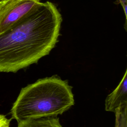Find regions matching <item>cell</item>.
<instances>
[{"label":"cell","instance_id":"6da1fadb","mask_svg":"<svg viewBox=\"0 0 127 127\" xmlns=\"http://www.w3.org/2000/svg\"><path fill=\"white\" fill-rule=\"evenodd\" d=\"M62 22L53 3L39 2L0 34V72H16L49 55L58 42Z\"/></svg>","mask_w":127,"mask_h":127},{"label":"cell","instance_id":"7a4b0ae2","mask_svg":"<svg viewBox=\"0 0 127 127\" xmlns=\"http://www.w3.org/2000/svg\"><path fill=\"white\" fill-rule=\"evenodd\" d=\"M74 104L72 87L68 81L53 75L22 88L10 110L17 123L28 119L55 117Z\"/></svg>","mask_w":127,"mask_h":127},{"label":"cell","instance_id":"3957f363","mask_svg":"<svg viewBox=\"0 0 127 127\" xmlns=\"http://www.w3.org/2000/svg\"><path fill=\"white\" fill-rule=\"evenodd\" d=\"M40 0H9L0 5V34L27 14Z\"/></svg>","mask_w":127,"mask_h":127},{"label":"cell","instance_id":"277c9868","mask_svg":"<svg viewBox=\"0 0 127 127\" xmlns=\"http://www.w3.org/2000/svg\"><path fill=\"white\" fill-rule=\"evenodd\" d=\"M127 104V71L117 88L105 100V110L115 113L116 109L122 105Z\"/></svg>","mask_w":127,"mask_h":127},{"label":"cell","instance_id":"5b68a950","mask_svg":"<svg viewBox=\"0 0 127 127\" xmlns=\"http://www.w3.org/2000/svg\"><path fill=\"white\" fill-rule=\"evenodd\" d=\"M17 127H63L59 119L55 117H45L28 119L17 123Z\"/></svg>","mask_w":127,"mask_h":127},{"label":"cell","instance_id":"8992f818","mask_svg":"<svg viewBox=\"0 0 127 127\" xmlns=\"http://www.w3.org/2000/svg\"><path fill=\"white\" fill-rule=\"evenodd\" d=\"M115 127H127V104L118 108L115 112Z\"/></svg>","mask_w":127,"mask_h":127},{"label":"cell","instance_id":"52a82bcc","mask_svg":"<svg viewBox=\"0 0 127 127\" xmlns=\"http://www.w3.org/2000/svg\"><path fill=\"white\" fill-rule=\"evenodd\" d=\"M10 120L5 116L0 114V127H10Z\"/></svg>","mask_w":127,"mask_h":127},{"label":"cell","instance_id":"ba28073f","mask_svg":"<svg viewBox=\"0 0 127 127\" xmlns=\"http://www.w3.org/2000/svg\"><path fill=\"white\" fill-rule=\"evenodd\" d=\"M123 8L126 17V24L127 23V0H119Z\"/></svg>","mask_w":127,"mask_h":127},{"label":"cell","instance_id":"9c48e42d","mask_svg":"<svg viewBox=\"0 0 127 127\" xmlns=\"http://www.w3.org/2000/svg\"><path fill=\"white\" fill-rule=\"evenodd\" d=\"M9 0H0V5L4 3V2L8 1Z\"/></svg>","mask_w":127,"mask_h":127}]
</instances>
